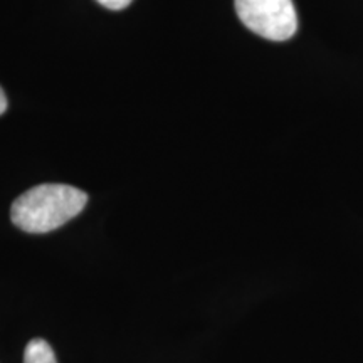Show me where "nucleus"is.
Instances as JSON below:
<instances>
[{
    "mask_svg": "<svg viewBox=\"0 0 363 363\" xmlns=\"http://www.w3.org/2000/svg\"><path fill=\"white\" fill-rule=\"evenodd\" d=\"M240 22L261 38L291 39L298 30V16L293 0H234Z\"/></svg>",
    "mask_w": 363,
    "mask_h": 363,
    "instance_id": "f03ea898",
    "label": "nucleus"
},
{
    "mask_svg": "<svg viewBox=\"0 0 363 363\" xmlns=\"http://www.w3.org/2000/svg\"><path fill=\"white\" fill-rule=\"evenodd\" d=\"M24 363H57V360L51 345L43 338H35L27 343L24 352Z\"/></svg>",
    "mask_w": 363,
    "mask_h": 363,
    "instance_id": "7ed1b4c3",
    "label": "nucleus"
},
{
    "mask_svg": "<svg viewBox=\"0 0 363 363\" xmlns=\"http://www.w3.org/2000/svg\"><path fill=\"white\" fill-rule=\"evenodd\" d=\"M98 4H101L103 7L110 9V11H121V9L128 7L131 0H96Z\"/></svg>",
    "mask_w": 363,
    "mask_h": 363,
    "instance_id": "20e7f679",
    "label": "nucleus"
},
{
    "mask_svg": "<svg viewBox=\"0 0 363 363\" xmlns=\"http://www.w3.org/2000/svg\"><path fill=\"white\" fill-rule=\"evenodd\" d=\"M88 203L83 190L65 184H43L16 199L12 222L24 233L45 234L74 219Z\"/></svg>",
    "mask_w": 363,
    "mask_h": 363,
    "instance_id": "f257e3e1",
    "label": "nucleus"
},
{
    "mask_svg": "<svg viewBox=\"0 0 363 363\" xmlns=\"http://www.w3.org/2000/svg\"><path fill=\"white\" fill-rule=\"evenodd\" d=\"M6 110H7V96L6 93H4V89L0 88V115H2Z\"/></svg>",
    "mask_w": 363,
    "mask_h": 363,
    "instance_id": "39448f33",
    "label": "nucleus"
}]
</instances>
